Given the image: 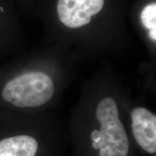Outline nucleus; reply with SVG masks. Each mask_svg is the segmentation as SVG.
I'll list each match as a JSON object with an SVG mask.
<instances>
[{"label": "nucleus", "mask_w": 156, "mask_h": 156, "mask_svg": "<svg viewBox=\"0 0 156 156\" xmlns=\"http://www.w3.org/2000/svg\"><path fill=\"white\" fill-rule=\"evenodd\" d=\"M126 126L141 155L156 156V114L142 103L141 98H132L126 114Z\"/></svg>", "instance_id": "39448f33"}, {"label": "nucleus", "mask_w": 156, "mask_h": 156, "mask_svg": "<svg viewBox=\"0 0 156 156\" xmlns=\"http://www.w3.org/2000/svg\"><path fill=\"white\" fill-rule=\"evenodd\" d=\"M79 63L57 44H42L0 70V102L29 114L54 112Z\"/></svg>", "instance_id": "7ed1b4c3"}, {"label": "nucleus", "mask_w": 156, "mask_h": 156, "mask_svg": "<svg viewBox=\"0 0 156 156\" xmlns=\"http://www.w3.org/2000/svg\"><path fill=\"white\" fill-rule=\"evenodd\" d=\"M132 0H36L30 15L43 25V44L67 48L77 62L112 60L135 46L126 19Z\"/></svg>", "instance_id": "f257e3e1"}, {"label": "nucleus", "mask_w": 156, "mask_h": 156, "mask_svg": "<svg viewBox=\"0 0 156 156\" xmlns=\"http://www.w3.org/2000/svg\"><path fill=\"white\" fill-rule=\"evenodd\" d=\"M132 91L112 60L85 81L66 122L70 156H142L130 138L126 114Z\"/></svg>", "instance_id": "f03ea898"}, {"label": "nucleus", "mask_w": 156, "mask_h": 156, "mask_svg": "<svg viewBox=\"0 0 156 156\" xmlns=\"http://www.w3.org/2000/svg\"><path fill=\"white\" fill-rule=\"evenodd\" d=\"M24 31L14 0H0V57L22 48Z\"/></svg>", "instance_id": "423d86ee"}, {"label": "nucleus", "mask_w": 156, "mask_h": 156, "mask_svg": "<svg viewBox=\"0 0 156 156\" xmlns=\"http://www.w3.org/2000/svg\"><path fill=\"white\" fill-rule=\"evenodd\" d=\"M127 17L147 52L146 79L150 83H155L156 0H132Z\"/></svg>", "instance_id": "20e7f679"}, {"label": "nucleus", "mask_w": 156, "mask_h": 156, "mask_svg": "<svg viewBox=\"0 0 156 156\" xmlns=\"http://www.w3.org/2000/svg\"><path fill=\"white\" fill-rule=\"evenodd\" d=\"M18 11L23 14L30 15L36 0H14Z\"/></svg>", "instance_id": "0eeeda50"}]
</instances>
